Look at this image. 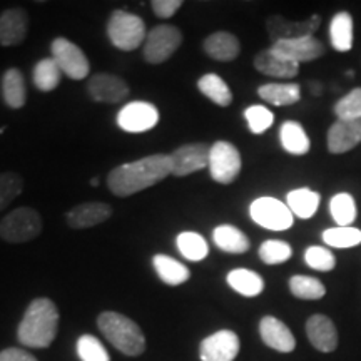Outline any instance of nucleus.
I'll return each instance as SVG.
<instances>
[{
    "mask_svg": "<svg viewBox=\"0 0 361 361\" xmlns=\"http://www.w3.org/2000/svg\"><path fill=\"white\" fill-rule=\"evenodd\" d=\"M87 94L96 102L117 104L129 96L130 87L119 75L111 72H99L89 79Z\"/></svg>",
    "mask_w": 361,
    "mask_h": 361,
    "instance_id": "nucleus-14",
    "label": "nucleus"
},
{
    "mask_svg": "<svg viewBox=\"0 0 361 361\" xmlns=\"http://www.w3.org/2000/svg\"><path fill=\"white\" fill-rule=\"evenodd\" d=\"M241 154L228 141H216L209 151V174L216 183L231 184L241 173Z\"/></svg>",
    "mask_w": 361,
    "mask_h": 361,
    "instance_id": "nucleus-8",
    "label": "nucleus"
},
{
    "mask_svg": "<svg viewBox=\"0 0 361 361\" xmlns=\"http://www.w3.org/2000/svg\"><path fill=\"white\" fill-rule=\"evenodd\" d=\"M42 233V218L29 206L17 207L0 221V239L12 245L29 243Z\"/></svg>",
    "mask_w": 361,
    "mask_h": 361,
    "instance_id": "nucleus-5",
    "label": "nucleus"
},
{
    "mask_svg": "<svg viewBox=\"0 0 361 361\" xmlns=\"http://www.w3.org/2000/svg\"><path fill=\"white\" fill-rule=\"evenodd\" d=\"M61 78L62 72L52 57L42 59L34 67L32 80L35 87L42 90V92H52V90H56L57 85L61 84Z\"/></svg>",
    "mask_w": 361,
    "mask_h": 361,
    "instance_id": "nucleus-33",
    "label": "nucleus"
},
{
    "mask_svg": "<svg viewBox=\"0 0 361 361\" xmlns=\"http://www.w3.org/2000/svg\"><path fill=\"white\" fill-rule=\"evenodd\" d=\"M75 351L80 361H111L106 346L92 335H82L75 343Z\"/></svg>",
    "mask_w": 361,
    "mask_h": 361,
    "instance_id": "nucleus-37",
    "label": "nucleus"
},
{
    "mask_svg": "<svg viewBox=\"0 0 361 361\" xmlns=\"http://www.w3.org/2000/svg\"><path fill=\"white\" fill-rule=\"evenodd\" d=\"M329 40L338 52H348L353 47V17L348 12H338L329 22Z\"/></svg>",
    "mask_w": 361,
    "mask_h": 361,
    "instance_id": "nucleus-28",
    "label": "nucleus"
},
{
    "mask_svg": "<svg viewBox=\"0 0 361 361\" xmlns=\"http://www.w3.org/2000/svg\"><path fill=\"white\" fill-rule=\"evenodd\" d=\"M279 141L288 154L303 156L310 151L311 142L303 126L296 121H286L279 129Z\"/></svg>",
    "mask_w": 361,
    "mask_h": 361,
    "instance_id": "nucleus-26",
    "label": "nucleus"
},
{
    "mask_svg": "<svg viewBox=\"0 0 361 361\" xmlns=\"http://www.w3.org/2000/svg\"><path fill=\"white\" fill-rule=\"evenodd\" d=\"M29 16L24 8L12 7L0 13V45L13 47L27 39Z\"/></svg>",
    "mask_w": 361,
    "mask_h": 361,
    "instance_id": "nucleus-17",
    "label": "nucleus"
},
{
    "mask_svg": "<svg viewBox=\"0 0 361 361\" xmlns=\"http://www.w3.org/2000/svg\"><path fill=\"white\" fill-rule=\"evenodd\" d=\"M52 59L62 74L72 80H82L89 75L90 64L82 49L66 37H57L51 44Z\"/></svg>",
    "mask_w": 361,
    "mask_h": 361,
    "instance_id": "nucleus-7",
    "label": "nucleus"
},
{
    "mask_svg": "<svg viewBox=\"0 0 361 361\" xmlns=\"http://www.w3.org/2000/svg\"><path fill=\"white\" fill-rule=\"evenodd\" d=\"M306 335L311 345L322 353H331L338 348V329L326 314H313L306 322Z\"/></svg>",
    "mask_w": 361,
    "mask_h": 361,
    "instance_id": "nucleus-20",
    "label": "nucleus"
},
{
    "mask_svg": "<svg viewBox=\"0 0 361 361\" xmlns=\"http://www.w3.org/2000/svg\"><path fill=\"white\" fill-rule=\"evenodd\" d=\"M97 328L104 338L126 356H139L146 351V336L141 326L117 311H104L97 316Z\"/></svg>",
    "mask_w": 361,
    "mask_h": 361,
    "instance_id": "nucleus-3",
    "label": "nucleus"
},
{
    "mask_svg": "<svg viewBox=\"0 0 361 361\" xmlns=\"http://www.w3.org/2000/svg\"><path fill=\"white\" fill-rule=\"evenodd\" d=\"M258 96L273 106H291L301 99V87L298 84H264L259 85Z\"/></svg>",
    "mask_w": 361,
    "mask_h": 361,
    "instance_id": "nucleus-30",
    "label": "nucleus"
},
{
    "mask_svg": "<svg viewBox=\"0 0 361 361\" xmlns=\"http://www.w3.org/2000/svg\"><path fill=\"white\" fill-rule=\"evenodd\" d=\"M151 7L159 19H171L183 7V2L180 0H154L151 2Z\"/></svg>",
    "mask_w": 361,
    "mask_h": 361,
    "instance_id": "nucleus-43",
    "label": "nucleus"
},
{
    "mask_svg": "<svg viewBox=\"0 0 361 361\" xmlns=\"http://www.w3.org/2000/svg\"><path fill=\"white\" fill-rule=\"evenodd\" d=\"M255 67L261 74L278 79H293L296 78L298 71H300V64L283 57L281 54L273 51L271 47L266 49V51H261L255 57Z\"/></svg>",
    "mask_w": 361,
    "mask_h": 361,
    "instance_id": "nucleus-21",
    "label": "nucleus"
},
{
    "mask_svg": "<svg viewBox=\"0 0 361 361\" xmlns=\"http://www.w3.org/2000/svg\"><path fill=\"white\" fill-rule=\"evenodd\" d=\"M311 85H313V87H311V92H313L314 96H318V94H322V84L311 82Z\"/></svg>",
    "mask_w": 361,
    "mask_h": 361,
    "instance_id": "nucleus-45",
    "label": "nucleus"
},
{
    "mask_svg": "<svg viewBox=\"0 0 361 361\" xmlns=\"http://www.w3.org/2000/svg\"><path fill=\"white\" fill-rule=\"evenodd\" d=\"M2 97L11 109H22L27 102V87L24 74L11 67L2 75Z\"/></svg>",
    "mask_w": 361,
    "mask_h": 361,
    "instance_id": "nucleus-23",
    "label": "nucleus"
},
{
    "mask_svg": "<svg viewBox=\"0 0 361 361\" xmlns=\"http://www.w3.org/2000/svg\"><path fill=\"white\" fill-rule=\"evenodd\" d=\"M202 49L211 59L219 62H231L241 52V44L238 37L228 30H219V32L211 34L204 39Z\"/></svg>",
    "mask_w": 361,
    "mask_h": 361,
    "instance_id": "nucleus-22",
    "label": "nucleus"
},
{
    "mask_svg": "<svg viewBox=\"0 0 361 361\" xmlns=\"http://www.w3.org/2000/svg\"><path fill=\"white\" fill-rule=\"evenodd\" d=\"M293 256V247L281 239H268L259 246V258L266 264H283Z\"/></svg>",
    "mask_w": 361,
    "mask_h": 361,
    "instance_id": "nucleus-38",
    "label": "nucleus"
},
{
    "mask_svg": "<svg viewBox=\"0 0 361 361\" xmlns=\"http://www.w3.org/2000/svg\"><path fill=\"white\" fill-rule=\"evenodd\" d=\"M245 117L247 121V128L252 134H263L274 123V116L268 107L264 106H251L245 111Z\"/></svg>",
    "mask_w": 361,
    "mask_h": 361,
    "instance_id": "nucleus-41",
    "label": "nucleus"
},
{
    "mask_svg": "<svg viewBox=\"0 0 361 361\" xmlns=\"http://www.w3.org/2000/svg\"><path fill=\"white\" fill-rule=\"evenodd\" d=\"M305 263L310 266L311 269L316 271H333L336 266V258L328 247L322 246H310L305 251Z\"/></svg>",
    "mask_w": 361,
    "mask_h": 361,
    "instance_id": "nucleus-40",
    "label": "nucleus"
},
{
    "mask_svg": "<svg viewBox=\"0 0 361 361\" xmlns=\"http://www.w3.org/2000/svg\"><path fill=\"white\" fill-rule=\"evenodd\" d=\"M197 89L201 90L204 96L213 101L214 104H218L221 107H228L231 106L233 102V92L229 89V85L226 84V80L223 78H219L218 74H204L202 78L197 80Z\"/></svg>",
    "mask_w": 361,
    "mask_h": 361,
    "instance_id": "nucleus-31",
    "label": "nucleus"
},
{
    "mask_svg": "<svg viewBox=\"0 0 361 361\" xmlns=\"http://www.w3.org/2000/svg\"><path fill=\"white\" fill-rule=\"evenodd\" d=\"M152 266H154L161 281L169 284V286H180L191 278V271L188 266L168 255H156L152 258Z\"/></svg>",
    "mask_w": 361,
    "mask_h": 361,
    "instance_id": "nucleus-24",
    "label": "nucleus"
},
{
    "mask_svg": "<svg viewBox=\"0 0 361 361\" xmlns=\"http://www.w3.org/2000/svg\"><path fill=\"white\" fill-rule=\"evenodd\" d=\"M329 213H331L338 226L348 228L356 219V202L353 196L348 192H338L329 201Z\"/></svg>",
    "mask_w": 361,
    "mask_h": 361,
    "instance_id": "nucleus-35",
    "label": "nucleus"
},
{
    "mask_svg": "<svg viewBox=\"0 0 361 361\" xmlns=\"http://www.w3.org/2000/svg\"><path fill=\"white\" fill-rule=\"evenodd\" d=\"M213 241L221 251L231 252V255H243L251 246L246 234L231 224L218 226L213 231Z\"/></svg>",
    "mask_w": 361,
    "mask_h": 361,
    "instance_id": "nucleus-25",
    "label": "nucleus"
},
{
    "mask_svg": "<svg viewBox=\"0 0 361 361\" xmlns=\"http://www.w3.org/2000/svg\"><path fill=\"white\" fill-rule=\"evenodd\" d=\"M107 37L116 49L124 52H133L146 42V24L139 16L123 8H117L107 20Z\"/></svg>",
    "mask_w": 361,
    "mask_h": 361,
    "instance_id": "nucleus-4",
    "label": "nucleus"
},
{
    "mask_svg": "<svg viewBox=\"0 0 361 361\" xmlns=\"http://www.w3.org/2000/svg\"><path fill=\"white\" fill-rule=\"evenodd\" d=\"M241 348V341L231 329H219L200 345L201 361H234Z\"/></svg>",
    "mask_w": 361,
    "mask_h": 361,
    "instance_id": "nucleus-13",
    "label": "nucleus"
},
{
    "mask_svg": "<svg viewBox=\"0 0 361 361\" xmlns=\"http://www.w3.org/2000/svg\"><path fill=\"white\" fill-rule=\"evenodd\" d=\"M290 291L298 300H322L326 295V288L319 279L296 274L290 279Z\"/></svg>",
    "mask_w": 361,
    "mask_h": 361,
    "instance_id": "nucleus-34",
    "label": "nucleus"
},
{
    "mask_svg": "<svg viewBox=\"0 0 361 361\" xmlns=\"http://www.w3.org/2000/svg\"><path fill=\"white\" fill-rule=\"evenodd\" d=\"M319 25H322V17L318 13L308 17L306 20H286L281 16H271L266 19V30L273 44L310 37L319 29Z\"/></svg>",
    "mask_w": 361,
    "mask_h": 361,
    "instance_id": "nucleus-11",
    "label": "nucleus"
},
{
    "mask_svg": "<svg viewBox=\"0 0 361 361\" xmlns=\"http://www.w3.org/2000/svg\"><path fill=\"white\" fill-rule=\"evenodd\" d=\"M59 331V310L49 298H35L27 306L17 338L27 348H49Z\"/></svg>",
    "mask_w": 361,
    "mask_h": 361,
    "instance_id": "nucleus-2",
    "label": "nucleus"
},
{
    "mask_svg": "<svg viewBox=\"0 0 361 361\" xmlns=\"http://www.w3.org/2000/svg\"><path fill=\"white\" fill-rule=\"evenodd\" d=\"M259 336L266 346L279 353H291L296 348V338L291 329L276 316H264L259 322Z\"/></svg>",
    "mask_w": 361,
    "mask_h": 361,
    "instance_id": "nucleus-16",
    "label": "nucleus"
},
{
    "mask_svg": "<svg viewBox=\"0 0 361 361\" xmlns=\"http://www.w3.org/2000/svg\"><path fill=\"white\" fill-rule=\"evenodd\" d=\"M171 174L168 154H151L142 159L117 166L107 174V188L119 197H129L149 189Z\"/></svg>",
    "mask_w": 361,
    "mask_h": 361,
    "instance_id": "nucleus-1",
    "label": "nucleus"
},
{
    "mask_svg": "<svg viewBox=\"0 0 361 361\" xmlns=\"http://www.w3.org/2000/svg\"><path fill=\"white\" fill-rule=\"evenodd\" d=\"M250 216L261 228L271 229V231H286L293 223V213L284 202L276 197H258L251 202Z\"/></svg>",
    "mask_w": 361,
    "mask_h": 361,
    "instance_id": "nucleus-9",
    "label": "nucleus"
},
{
    "mask_svg": "<svg viewBox=\"0 0 361 361\" xmlns=\"http://www.w3.org/2000/svg\"><path fill=\"white\" fill-rule=\"evenodd\" d=\"M361 142V119H338L328 130V151L331 154H343Z\"/></svg>",
    "mask_w": 361,
    "mask_h": 361,
    "instance_id": "nucleus-19",
    "label": "nucleus"
},
{
    "mask_svg": "<svg viewBox=\"0 0 361 361\" xmlns=\"http://www.w3.org/2000/svg\"><path fill=\"white\" fill-rule=\"evenodd\" d=\"M90 186H92V188L99 186V179H97V178H92V179H90Z\"/></svg>",
    "mask_w": 361,
    "mask_h": 361,
    "instance_id": "nucleus-46",
    "label": "nucleus"
},
{
    "mask_svg": "<svg viewBox=\"0 0 361 361\" xmlns=\"http://www.w3.org/2000/svg\"><path fill=\"white\" fill-rule=\"evenodd\" d=\"M335 114L338 119L353 121L361 119V87H356L340 99L335 106Z\"/></svg>",
    "mask_w": 361,
    "mask_h": 361,
    "instance_id": "nucleus-42",
    "label": "nucleus"
},
{
    "mask_svg": "<svg viewBox=\"0 0 361 361\" xmlns=\"http://www.w3.org/2000/svg\"><path fill=\"white\" fill-rule=\"evenodd\" d=\"M0 361H37V358L22 348H6L0 351Z\"/></svg>",
    "mask_w": 361,
    "mask_h": 361,
    "instance_id": "nucleus-44",
    "label": "nucleus"
},
{
    "mask_svg": "<svg viewBox=\"0 0 361 361\" xmlns=\"http://www.w3.org/2000/svg\"><path fill=\"white\" fill-rule=\"evenodd\" d=\"M176 246H178V251L183 255V258L188 261H202L209 255V246L200 233H179L176 238Z\"/></svg>",
    "mask_w": 361,
    "mask_h": 361,
    "instance_id": "nucleus-32",
    "label": "nucleus"
},
{
    "mask_svg": "<svg viewBox=\"0 0 361 361\" xmlns=\"http://www.w3.org/2000/svg\"><path fill=\"white\" fill-rule=\"evenodd\" d=\"M226 281H228V284L234 291L246 298L258 296L264 290V279L256 271L245 268L229 271L228 276H226Z\"/></svg>",
    "mask_w": 361,
    "mask_h": 361,
    "instance_id": "nucleus-27",
    "label": "nucleus"
},
{
    "mask_svg": "<svg viewBox=\"0 0 361 361\" xmlns=\"http://www.w3.org/2000/svg\"><path fill=\"white\" fill-rule=\"evenodd\" d=\"M183 44V32L176 25L161 24L147 32L144 42V59L152 66L162 64L174 56Z\"/></svg>",
    "mask_w": 361,
    "mask_h": 361,
    "instance_id": "nucleus-6",
    "label": "nucleus"
},
{
    "mask_svg": "<svg viewBox=\"0 0 361 361\" xmlns=\"http://www.w3.org/2000/svg\"><path fill=\"white\" fill-rule=\"evenodd\" d=\"M211 147L204 142L184 144L169 154L171 174L184 178L197 171H202L209 164Z\"/></svg>",
    "mask_w": 361,
    "mask_h": 361,
    "instance_id": "nucleus-12",
    "label": "nucleus"
},
{
    "mask_svg": "<svg viewBox=\"0 0 361 361\" xmlns=\"http://www.w3.org/2000/svg\"><path fill=\"white\" fill-rule=\"evenodd\" d=\"M112 216V206L107 202L89 201L74 206L66 214V223L72 229H87L106 223Z\"/></svg>",
    "mask_w": 361,
    "mask_h": 361,
    "instance_id": "nucleus-15",
    "label": "nucleus"
},
{
    "mask_svg": "<svg viewBox=\"0 0 361 361\" xmlns=\"http://www.w3.org/2000/svg\"><path fill=\"white\" fill-rule=\"evenodd\" d=\"M271 49L276 51L278 54H281L283 57L296 62V64L316 61V59L322 57L323 54L326 52L324 45L319 42L314 35L295 40H283V42H276L271 45Z\"/></svg>",
    "mask_w": 361,
    "mask_h": 361,
    "instance_id": "nucleus-18",
    "label": "nucleus"
},
{
    "mask_svg": "<svg viewBox=\"0 0 361 361\" xmlns=\"http://www.w3.org/2000/svg\"><path fill=\"white\" fill-rule=\"evenodd\" d=\"M117 126L126 133H147L159 123V111L154 104L146 101H134L126 104L117 114Z\"/></svg>",
    "mask_w": 361,
    "mask_h": 361,
    "instance_id": "nucleus-10",
    "label": "nucleus"
},
{
    "mask_svg": "<svg viewBox=\"0 0 361 361\" xmlns=\"http://www.w3.org/2000/svg\"><path fill=\"white\" fill-rule=\"evenodd\" d=\"M319 201H322L319 194L308 188L295 189L286 196V206L290 207L293 216H298L301 219L313 218L319 207Z\"/></svg>",
    "mask_w": 361,
    "mask_h": 361,
    "instance_id": "nucleus-29",
    "label": "nucleus"
},
{
    "mask_svg": "<svg viewBox=\"0 0 361 361\" xmlns=\"http://www.w3.org/2000/svg\"><path fill=\"white\" fill-rule=\"evenodd\" d=\"M324 245L329 247H338V250H348V247H355L361 243V231L356 228H343V226H336V228L326 229L323 233Z\"/></svg>",
    "mask_w": 361,
    "mask_h": 361,
    "instance_id": "nucleus-36",
    "label": "nucleus"
},
{
    "mask_svg": "<svg viewBox=\"0 0 361 361\" xmlns=\"http://www.w3.org/2000/svg\"><path fill=\"white\" fill-rule=\"evenodd\" d=\"M24 191V179L17 173H0V211L6 209Z\"/></svg>",
    "mask_w": 361,
    "mask_h": 361,
    "instance_id": "nucleus-39",
    "label": "nucleus"
}]
</instances>
